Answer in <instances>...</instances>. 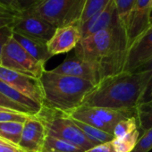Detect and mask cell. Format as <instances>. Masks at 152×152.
Returning <instances> with one entry per match:
<instances>
[{
    "label": "cell",
    "instance_id": "33",
    "mask_svg": "<svg viewBox=\"0 0 152 152\" xmlns=\"http://www.w3.org/2000/svg\"><path fill=\"white\" fill-rule=\"evenodd\" d=\"M85 152H115V150L114 148L112 141H109V142L96 145Z\"/></svg>",
    "mask_w": 152,
    "mask_h": 152
},
{
    "label": "cell",
    "instance_id": "23",
    "mask_svg": "<svg viewBox=\"0 0 152 152\" xmlns=\"http://www.w3.org/2000/svg\"><path fill=\"white\" fill-rule=\"evenodd\" d=\"M140 137V131L137 129L127 135L120 138H115L112 140V143L115 152H132L134 149Z\"/></svg>",
    "mask_w": 152,
    "mask_h": 152
},
{
    "label": "cell",
    "instance_id": "6",
    "mask_svg": "<svg viewBox=\"0 0 152 152\" xmlns=\"http://www.w3.org/2000/svg\"><path fill=\"white\" fill-rule=\"evenodd\" d=\"M152 58V26L120 56L116 73L133 72Z\"/></svg>",
    "mask_w": 152,
    "mask_h": 152
},
{
    "label": "cell",
    "instance_id": "27",
    "mask_svg": "<svg viewBox=\"0 0 152 152\" xmlns=\"http://www.w3.org/2000/svg\"><path fill=\"white\" fill-rule=\"evenodd\" d=\"M0 107H7L12 110H15L16 112H20V113H23L26 115H32L26 108H24L23 107H22L21 105L14 102L13 100L9 99L8 98H7L4 94H2L0 92Z\"/></svg>",
    "mask_w": 152,
    "mask_h": 152
},
{
    "label": "cell",
    "instance_id": "2",
    "mask_svg": "<svg viewBox=\"0 0 152 152\" xmlns=\"http://www.w3.org/2000/svg\"><path fill=\"white\" fill-rule=\"evenodd\" d=\"M44 102L42 106L48 107L64 115L83 105L89 93L97 85L94 83L45 71L39 78Z\"/></svg>",
    "mask_w": 152,
    "mask_h": 152
},
{
    "label": "cell",
    "instance_id": "36",
    "mask_svg": "<svg viewBox=\"0 0 152 152\" xmlns=\"http://www.w3.org/2000/svg\"><path fill=\"white\" fill-rule=\"evenodd\" d=\"M148 100H152V87H151V89H150V91L148 92V95L147 96V98H146V99L144 101H148Z\"/></svg>",
    "mask_w": 152,
    "mask_h": 152
},
{
    "label": "cell",
    "instance_id": "37",
    "mask_svg": "<svg viewBox=\"0 0 152 152\" xmlns=\"http://www.w3.org/2000/svg\"><path fill=\"white\" fill-rule=\"evenodd\" d=\"M42 152H56V151H52V150H43Z\"/></svg>",
    "mask_w": 152,
    "mask_h": 152
},
{
    "label": "cell",
    "instance_id": "4",
    "mask_svg": "<svg viewBox=\"0 0 152 152\" xmlns=\"http://www.w3.org/2000/svg\"><path fill=\"white\" fill-rule=\"evenodd\" d=\"M35 116L44 124L48 135L77 145L85 151L95 146L71 118L61 112L42 106Z\"/></svg>",
    "mask_w": 152,
    "mask_h": 152
},
{
    "label": "cell",
    "instance_id": "18",
    "mask_svg": "<svg viewBox=\"0 0 152 152\" xmlns=\"http://www.w3.org/2000/svg\"><path fill=\"white\" fill-rule=\"evenodd\" d=\"M0 92L4 94L9 99L13 100L14 102H15V103L21 105L22 107H23L24 108H26L32 115H37L42 107V106L40 104L37 103L36 101L24 96L23 94H22L18 91H16L15 89L12 88L11 86H9L8 84H7L6 83H4L1 80H0Z\"/></svg>",
    "mask_w": 152,
    "mask_h": 152
},
{
    "label": "cell",
    "instance_id": "24",
    "mask_svg": "<svg viewBox=\"0 0 152 152\" xmlns=\"http://www.w3.org/2000/svg\"><path fill=\"white\" fill-rule=\"evenodd\" d=\"M115 7L118 15V20L125 34L130 15L132 14V11L137 2V0H115Z\"/></svg>",
    "mask_w": 152,
    "mask_h": 152
},
{
    "label": "cell",
    "instance_id": "16",
    "mask_svg": "<svg viewBox=\"0 0 152 152\" xmlns=\"http://www.w3.org/2000/svg\"><path fill=\"white\" fill-rule=\"evenodd\" d=\"M13 38L36 60L46 64L53 56L48 48V42L30 37L16 31H13Z\"/></svg>",
    "mask_w": 152,
    "mask_h": 152
},
{
    "label": "cell",
    "instance_id": "25",
    "mask_svg": "<svg viewBox=\"0 0 152 152\" xmlns=\"http://www.w3.org/2000/svg\"><path fill=\"white\" fill-rule=\"evenodd\" d=\"M139 127L138 122L136 119V116H131L126 119H124L120 121L114 129V136L115 138H120L124 135H127L135 130H137Z\"/></svg>",
    "mask_w": 152,
    "mask_h": 152
},
{
    "label": "cell",
    "instance_id": "3",
    "mask_svg": "<svg viewBox=\"0 0 152 152\" xmlns=\"http://www.w3.org/2000/svg\"><path fill=\"white\" fill-rule=\"evenodd\" d=\"M127 49L125 34L121 27L106 29L82 38L74 48V55L99 67L115 55ZM101 73V72H100Z\"/></svg>",
    "mask_w": 152,
    "mask_h": 152
},
{
    "label": "cell",
    "instance_id": "35",
    "mask_svg": "<svg viewBox=\"0 0 152 152\" xmlns=\"http://www.w3.org/2000/svg\"><path fill=\"white\" fill-rule=\"evenodd\" d=\"M135 72H149L152 74V58L150 60H148V62H146L144 64H142L139 69H137ZM152 87V80H151V85H150V89ZM150 91V90H149Z\"/></svg>",
    "mask_w": 152,
    "mask_h": 152
},
{
    "label": "cell",
    "instance_id": "15",
    "mask_svg": "<svg viewBox=\"0 0 152 152\" xmlns=\"http://www.w3.org/2000/svg\"><path fill=\"white\" fill-rule=\"evenodd\" d=\"M110 0H76L64 25L77 24L78 26L90 20L102 10Z\"/></svg>",
    "mask_w": 152,
    "mask_h": 152
},
{
    "label": "cell",
    "instance_id": "21",
    "mask_svg": "<svg viewBox=\"0 0 152 152\" xmlns=\"http://www.w3.org/2000/svg\"><path fill=\"white\" fill-rule=\"evenodd\" d=\"M24 123L0 122V138L19 145Z\"/></svg>",
    "mask_w": 152,
    "mask_h": 152
},
{
    "label": "cell",
    "instance_id": "29",
    "mask_svg": "<svg viewBox=\"0 0 152 152\" xmlns=\"http://www.w3.org/2000/svg\"><path fill=\"white\" fill-rule=\"evenodd\" d=\"M12 35H13V29L11 26H7L0 29V66H1V58H2V52L4 47L10 39Z\"/></svg>",
    "mask_w": 152,
    "mask_h": 152
},
{
    "label": "cell",
    "instance_id": "7",
    "mask_svg": "<svg viewBox=\"0 0 152 152\" xmlns=\"http://www.w3.org/2000/svg\"><path fill=\"white\" fill-rule=\"evenodd\" d=\"M75 2L76 0H39L23 12L37 15L58 28L64 25Z\"/></svg>",
    "mask_w": 152,
    "mask_h": 152
},
{
    "label": "cell",
    "instance_id": "34",
    "mask_svg": "<svg viewBox=\"0 0 152 152\" xmlns=\"http://www.w3.org/2000/svg\"><path fill=\"white\" fill-rule=\"evenodd\" d=\"M39 0H16V3L18 6V9L21 13L31 8Z\"/></svg>",
    "mask_w": 152,
    "mask_h": 152
},
{
    "label": "cell",
    "instance_id": "20",
    "mask_svg": "<svg viewBox=\"0 0 152 152\" xmlns=\"http://www.w3.org/2000/svg\"><path fill=\"white\" fill-rule=\"evenodd\" d=\"M43 150H52L56 152H85L83 148L77 145L48 134L47 135Z\"/></svg>",
    "mask_w": 152,
    "mask_h": 152
},
{
    "label": "cell",
    "instance_id": "9",
    "mask_svg": "<svg viewBox=\"0 0 152 152\" xmlns=\"http://www.w3.org/2000/svg\"><path fill=\"white\" fill-rule=\"evenodd\" d=\"M11 27L13 31L33 37L46 42L51 39L56 31V27L44 19L24 12H21L15 15Z\"/></svg>",
    "mask_w": 152,
    "mask_h": 152
},
{
    "label": "cell",
    "instance_id": "19",
    "mask_svg": "<svg viewBox=\"0 0 152 152\" xmlns=\"http://www.w3.org/2000/svg\"><path fill=\"white\" fill-rule=\"evenodd\" d=\"M70 118V117H69ZM72 119V118H71ZM73 123L77 125L82 131L86 135V137L96 146L99 144H102V143H106V142H109L112 141L115 139V136L109 132H107L103 130H100L99 128H96L94 126L89 125L87 124L79 122L73 120Z\"/></svg>",
    "mask_w": 152,
    "mask_h": 152
},
{
    "label": "cell",
    "instance_id": "17",
    "mask_svg": "<svg viewBox=\"0 0 152 152\" xmlns=\"http://www.w3.org/2000/svg\"><path fill=\"white\" fill-rule=\"evenodd\" d=\"M65 115H67L68 117H70L73 120L87 124L89 125L94 126L96 128H99L100 130H103L107 132L113 134L111 129L99 118V116L96 114L95 110L91 107L81 106L77 109H75L74 111H72L70 114Z\"/></svg>",
    "mask_w": 152,
    "mask_h": 152
},
{
    "label": "cell",
    "instance_id": "38",
    "mask_svg": "<svg viewBox=\"0 0 152 152\" xmlns=\"http://www.w3.org/2000/svg\"><path fill=\"white\" fill-rule=\"evenodd\" d=\"M0 11H6V10L4 8H2L1 7H0ZM7 12H8V11H7Z\"/></svg>",
    "mask_w": 152,
    "mask_h": 152
},
{
    "label": "cell",
    "instance_id": "13",
    "mask_svg": "<svg viewBox=\"0 0 152 152\" xmlns=\"http://www.w3.org/2000/svg\"><path fill=\"white\" fill-rule=\"evenodd\" d=\"M116 27H121V25L118 20L115 0H110L102 10L84 23L79 25L82 38H86L102 30Z\"/></svg>",
    "mask_w": 152,
    "mask_h": 152
},
{
    "label": "cell",
    "instance_id": "31",
    "mask_svg": "<svg viewBox=\"0 0 152 152\" xmlns=\"http://www.w3.org/2000/svg\"><path fill=\"white\" fill-rule=\"evenodd\" d=\"M16 15L17 14H14L11 12L0 11V29L7 26H11L15 21Z\"/></svg>",
    "mask_w": 152,
    "mask_h": 152
},
{
    "label": "cell",
    "instance_id": "8",
    "mask_svg": "<svg viewBox=\"0 0 152 152\" xmlns=\"http://www.w3.org/2000/svg\"><path fill=\"white\" fill-rule=\"evenodd\" d=\"M0 80L24 96L43 105L44 95L39 79L0 66Z\"/></svg>",
    "mask_w": 152,
    "mask_h": 152
},
{
    "label": "cell",
    "instance_id": "1",
    "mask_svg": "<svg viewBox=\"0 0 152 152\" xmlns=\"http://www.w3.org/2000/svg\"><path fill=\"white\" fill-rule=\"evenodd\" d=\"M149 72H119L103 78L89 93L83 106L133 112L150 90Z\"/></svg>",
    "mask_w": 152,
    "mask_h": 152
},
{
    "label": "cell",
    "instance_id": "26",
    "mask_svg": "<svg viewBox=\"0 0 152 152\" xmlns=\"http://www.w3.org/2000/svg\"><path fill=\"white\" fill-rule=\"evenodd\" d=\"M152 149V127L142 132L132 152H148Z\"/></svg>",
    "mask_w": 152,
    "mask_h": 152
},
{
    "label": "cell",
    "instance_id": "12",
    "mask_svg": "<svg viewBox=\"0 0 152 152\" xmlns=\"http://www.w3.org/2000/svg\"><path fill=\"white\" fill-rule=\"evenodd\" d=\"M47 135L44 124L35 115H31L24 122L19 147L23 152H42Z\"/></svg>",
    "mask_w": 152,
    "mask_h": 152
},
{
    "label": "cell",
    "instance_id": "5",
    "mask_svg": "<svg viewBox=\"0 0 152 152\" xmlns=\"http://www.w3.org/2000/svg\"><path fill=\"white\" fill-rule=\"evenodd\" d=\"M1 66L39 79L46 71L45 64L33 58L14 38L13 36L5 45Z\"/></svg>",
    "mask_w": 152,
    "mask_h": 152
},
{
    "label": "cell",
    "instance_id": "14",
    "mask_svg": "<svg viewBox=\"0 0 152 152\" xmlns=\"http://www.w3.org/2000/svg\"><path fill=\"white\" fill-rule=\"evenodd\" d=\"M81 39L82 34L77 24L64 25L56 28L55 34L48 42V48L53 56L67 53L74 49Z\"/></svg>",
    "mask_w": 152,
    "mask_h": 152
},
{
    "label": "cell",
    "instance_id": "22",
    "mask_svg": "<svg viewBox=\"0 0 152 152\" xmlns=\"http://www.w3.org/2000/svg\"><path fill=\"white\" fill-rule=\"evenodd\" d=\"M136 119L142 132L152 127V100L141 102L136 109Z\"/></svg>",
    "mask_w": 152,
    "mask_h": 152
},
{
    "label": "cell",
    "instance_id": "10",
    "mask_svg": "<svg viewBox=\"0 0 152 152\" xmlns=\"http://www.w3.org/2000/svg\"><path fill=\"white\" fill-rule=\"evenodd\" d=\"M152 0H137L125 32L127 49L152 26ZM126 49V50H127Z\"/></svg>",
    "mask_w": 152,
    "mask_h": 152
},
{
    "label": "cell",
    "instance_id": "32",
    "mask_svg": "<svg viewBox=\"0 0 152 152\" xmlns=\"http://www.w3.org/2000/svg\"><path fill=\"white\" fill-rule=\"evenodd\" d=\"M0 7L4 8L6 11L19 14L20 11L18 9V6L16 3V0H0Z\"/></svg>",
    "mask_w": 152,
    "mask_h": 152
},
{
    "label": "cell",
    "instance_id": "11",
    "mask_svg": "<svg viewBox=\"0 0 152 152\" xmlns=\"http://www.w3.org/2000/svg\"><path fill=\"white\" fill-rule=\"evenodd\" d=\"M50 71L55 73L88 80L95 84H98L102 80L100 70L98 65L84 61L75 55L69 56L58 66Z\"/></svg>",
    "mask_w": 152,
    "mask_h": 152
},
{
    "label": "cell",
    "instance_id": "30",
    "mask_svg": "<svg viewBox=\"0 0 152 152\" xmlns=\"http://www.w3.org/2000/svg\"><path fill=\"white\" fill-rule=\"evenodd\" d=\"M0 152H23L19 145L0 138Z\"/></svg>",
    "mask_w": 152,
    "mask_h": 152
},
{
    "label": "cell",
    "instance_id": "28",
    "mask_svg": "<svg viewBox=\"0 0 152 152\" xmlns=\"http://www.w3.org/2000/svg\"><path fill=\"white\" fill-rule=\"evenodd\" d=\"M31 116L20 112H0V122H22L24 123Z\"/></svg>",
    "mask_w": 152,
    "mask_h": 152
}]
</instances>
